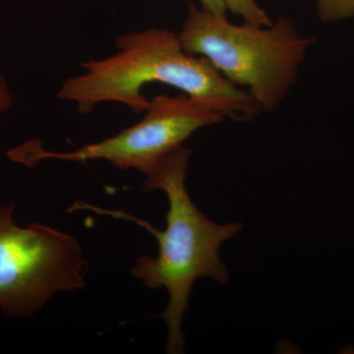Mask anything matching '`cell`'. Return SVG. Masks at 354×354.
Returning <instances> with one entry per match:
<instances>
[{
  "label": "cell",
  "mask_w": 354,
  "mask_h": 354,
  "mask_svg": "<svg viewBox=\"0 0 354 354\" xmlns=\"http://www.w3.org/2000/svg\"><path fill=\"white\" fill-rule=\"evenodd\" d=\"M227 10L241 16L244 22L259 27L271 26L272 21L256 0H223Z\"/></svg>",
  "instance_id": "cell-6"
},
{
  "label": "cell",
  "mask_w": 354,
  "mask_h": 354,
  "mask_svg": "<svg viewBox=\"0 0 354 354\" xmlns=\"http://www.w3.org/2000/svg\"><path fill=\"white\" fill-rule=\"evenodd\" d=\"M15 209L0 206V311L27 319L55 293L83 288L87 262L72 235L41 223L19 227Z\"/></svg>",
  "instance_id": "cell-4"
},
{
  "label": "cell",
  "mask_w": 354,
  "mask_h": 354,
  "mask_svg": "<svg viewBox=\"0 0 354 354\" xmlns=\"http://www.w3.org/2000/svg\"><path fill=\"white\" fill-rule=\"evenodd\" d=\"M317 14L326 23L354 18V0H315Z\"/></svg>",
  "instance_id": "cell-7"
},
{
  "label": "cell",
  "mask_w": 354,
  "mask_h": 354,
  "mask_svg": "<svg viewBox=\"0 0 354 354\" xmlns=\"http://www.w3.org/2000/svg\"><path fill=\"white\" fill-rule=\"evenodd\" d=\"M203 8L208 9L212 12L227 15V7L223 0H199Z\"/></svg>",
  "instance_id": "cell-9"
},
{
  "label": "cell",
  "mask_w": 354,
  "mask_h": 354,
  "mask_svg": "<svg viewBox=\"0 0 354 354\" xmlns=\"http://www.w3.org/2000/svg\"><path fill=\"white\" fill-rule=\"evenodd\" d=\"M115 44V55L81 64L85 72L64 81L58 99L73 102L80 113L113 102L138 114L151 102L142 90L157 82L183 91L225 118L245 121L262 113L246 90L227 80L207 58L186 53L176 32L151 28L121 35Z\"/></svg>",
  "instance_id": "cell-1"
},
{
  "label": "cell",
  "mask_w": 354,
  "mask_h": 354,
  "mask_svg": "<svg viewBox=\"0 0 354 354\" xmlns=\"http://www.w3.org/2000/svg\"><path fill=\"white\" fill-rule=\"evenodd\" d=\"M177 35L186 53L207 58L230 83L246 87L262 113H271L286 99L315 41L300 36L286 17L267 27L236 25L192 2Z\"/></svg>",
  "instance_id": "cell-3"
},
{
  "label": "cell",
  "mask_w": 354,
  "mask_h": 354,
  "mask_svg": "<svg viewBox=\"0 0 354 354\" xmlns=\"http://www.w3.org/2000/svg\"><path fill=\"white\" fill-rule=\"evenodd\" d=\"M145 113L140 122L115 136L72 152H50L39 141H30L9 151L8 155L28 167L48 158L72 162L104 160L123 171L137 169L147 174L198 129L225 120L223 114L185 94L156 95Z\"/></svg>",
  "instance_id": "cell-5"
},
{
  "label": "cell",
  "mask_w": 354,
  "mask_h": 354,
  "mask_svg": "<svg viewBox=\"0 0 354 354\" xmlns=\"http://www.w3.org/2000/svg\"><path fill=\"white\" fill-rule=\"evenodd\" d=\"M190 156L189 149L177 147L146 174L143 190L164 191L169 200L164 230L122 209H102L83 202H77L71 209H87L97 215L132 221L155 236L158 244L157 257L137 258L132 274L148 288H165L169 291V304L160 317L169 328L165 351L169 354L184 353L183 316L189 310L195 281L206 277L221 285L227 283L228 272L221 260V245L243 227L241 223L218 225L201 213L191 200L185 186Z\"/></svg>",
  "instance_id": "cell-2"
},
{
  "label": "cell",
  "mask_w": 354,
  "mask_h": 354,
  "mask_svg": "<svg viewBox=\"0 0 354 354\" xmlns=\"http://www.w3.org/2000/svg\"><path fill=\"white\" fill-rule=\"evenodd\" d=\"M13 104V97L6 79L0 74V114L6 113Z\"/></svg>",
  "instance_id": "cell-8"
}]
</instances>
